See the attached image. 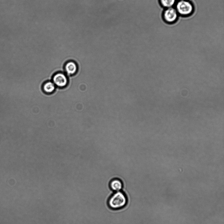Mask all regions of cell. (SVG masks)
<instances>
[{
	"mask_svg": "<svg viewBox=\"0 0 224 224\" xmlns=\"http://www.w3.org/2000/svg\"><path fill=\"white\" fill-rule=\"evenodd\" d=\"M161 6L166 9L171 8L176 5V0H159Z\"/></svg>",
	"mask_w": 224,
	"mask_h": 224,
	"instance_id": "8992f818",
	"label": "cell"
},
{
	"mask_svg": "<svg viewBox=\"0 0 224 224\" xmlns=\"http://www.w3.org/2000/svg\"><path fill=\"white\" fill-rule=\"evenodd\" d=\"M53 81L57 86L63 87L66 86L68 80L66 76L62 73H58L54 77Z\"/></svg>",
	"mask_w": 224,
	"mask_h": 224,
	"instance_id": "5b68a950",
	"label": "cell"
},
{
	"mask_svg": "<svg viewBox=\"0 0 224 224\" xmlns=\"http://www.w3.org/2000/svg\"><path fill=\"white\" fill-rule=\"evenodd\" d=\"M178 14L173 7L166 9L163 13V18L164 20L168 24H173L177 21Z\"/></svg>",
	"mask_w": 224,
	"mask_h": 224,
	"instance_id": "3957f363",
	"label": "cell"
},
{
	"mask_svg": "<svg viewBox=\"0 0 224 224\" xmlns=\"http://www.w3.org/2000/svg\"><path fill=\"white\" fill-rule=\"evenodd\" d=\"M110 190L114 192L122 191L124 188L123 182L120 179L114 178L111 180L109 184Z\"/></svg>",
	"mask_w": 224,
	"mask_h": 224,
	"instance_id": "277c9868",
	"label": "cell"
},
{
	"mask_svg": "<svg viewBox=\"0 0 224 224\" xmlns=\"http://www.w3.org/2000/svg\"><path fill=\"white\" fill-rule=\"evenodd\" d=\"M175 8L178 15L183 17L190 15L194 9L193 4L188 0H179Z\"/></svg>",
	"mask_w": 224,
	"mask_h": 224,
	"instance_id": "7a4b0ae2",
	"label": "cell"
},
{
	"mask_svg": "<svg viewBox=\"0 0 224 224\" xmlns=\"http://www.w3.org/2000/svg\"><path fill=\"white\" fill-rule=\"evenodd\" d=\"M65 69L67 72L68 74H73L76 72L77 66L74 63L70 62L66 64Z\"/></svg>",
	"mask_w": 224,
	"mask_h": 224,
	"instance_id": "52a82bcc",
	"label": "cell"
},
{
	"mask_svg": "<svg viewBox=\"0 0 224 224\" xmlns=\"http://www.w3.org/2000/svg\"><path fill=\"white\" fill-rule=\"evenodd\" d=\"M128 199L125 193L120 191L113 193L108 198V207L112 210H122L128 205Z\"/></svg>",
	"mask_w": 224,
	"mask_h": 224,
	"instance_id": "6da1fadb",
	"label": "cell"
},
{
	"mask_svg": "<svg viewBox=\"0 0 224 224\" xmlns=\"http://www.w3.org/2000/svg\"><path fill=\"white\" fill-rule=\"evenodd\" d=\"M55 88L54 84L51 82H47L44 85L43 87L44 91L47 93L53 92L55 90Z\"/></svg>",
	"mask_w": 224,
	"mask_h": 224,
	"instance_id": "ba28073f",
	"label": "cell"
}]
</instances>
